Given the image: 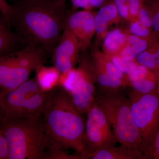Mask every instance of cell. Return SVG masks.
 Masks as SVG:
<instances>
[{
  "label": "cell",
  "mask_w": 159,
  "mask_h": 159,
  "mask_svg": "<svg viewBox=\"0 0 159 159\" xmlns=\"http://www.w3.org/2000/svg\"><path fill=\"white\" fill-rule=\"evenodd\" d=\"M11 6L9 25L23 43L52 54L64 30L65 7L54 0H17Z\"/></svg>",
  "instance_id": "1"
},
{
  "label": "cell",
  "mask_w": 159,
  "mask_h": 159,
  "mask_svg": "<svg viewBox=\"0 0 159 159\" xmlns=\"http://www.w3.org/2000/svg\"><path fill=\"white\" fill-rule=\"evenodd\" d=\"M73 104L68 92L61 86L49 92L48 104L41 117L51 142L50 159H61L71 149L88 159L84 142L85 121Z\"/></svg>",
  "instance_id": "2"
},
{
  "label": "cell",
  "mask_w": 159,
  "mask_h": 159,
  "mask_svg": "<svg viewBox=\"0 0 159 159\" xmlns=\"http://www.w3.org/2000/svg\"><path fill=\"white\" fill-rule=\"evenodd\" d=\"M0 129L8 146V159H50L51 142L41 117L16 119L4 117Z\"/></svg>",
  "instance_id": "3"
},
{
  "label": "cell",
  "mask_w": 159,
  "mask_h": 159,
  "mask_svg": "<svg viewBox=\"0 0 159 159\" xmlns=\"http://www.w3.org/2000/svg\"><path fill=\"white\" fill-rule=\"evenodd\" d=\"M95 100L107 118L116 142L150 158L134 121L129 99L119 89L102 91Z\"/></svg>",
  "instance_id": "4"
},
{
  "label": "cell",
  "mask_w": 159,
  "mask_h": 159,
  "mask_svg": "<svg viewBox=\"0 0 159 159\" xmlns=\"http://www.w3.org/2000/svg\"><path fill=\"white\" fill-rule=\"evenodd\" d=\"M49 92L43 89L35 77L13 89L0 91V107L4 117L40 118L48 104Z\"/></svg>",
  "instance_id": "5"
},
{
  "label": "cell",
  "mask_w": 159,
  "mask_h": 159,
  "mask_svg": "<svg viewBox=\"0 0 159 159\" xmlns=\"http://www.w3.org/2000/svg\"><path fill=\"white\" fill-rule=\"evenodd\" d=\"M47 53L37 46L27 45L0 57V91L17 88L47 59Z\"/></svg>",
  "instance_id": "6"
},
{
  "label": "cell",
  "mask_w": 159,
  "mask_h": 159,
  "mask_svg": "<svg viewBox=\"0 0 159 159\" xmlns=\"http://www.w3.org/2000/svg\"><path fill=\"white\" fill-rule=\"evenodd\" d=\"M129 99L134 121L151 158L152 148L159 129V96L156 91L145 94L133 91Z\"/></svg>",
  "instance_id": "7"
},
{
  "label": "cell",
  "mask_w": 159,
  "mask_h": 159,
  "mask_svg": "<svg viewBox=\"0 0 159 159\" xmlns=\"http://www.w3.org/2000/svg\"><path fill=\"white\" fill-rule=\"evenodd\" d=\"M86 114L84 142L89 157L94 152L115 145L117 142L107 118L95 100Z\"/></svg>",
  "instance_id": "8"
},
{
  "label": "cell",
  "mask_w": 159,
  "mask_h": 159,
  "mask_svg": "<svg viewBox=\"0 0 159 159\" xmlns=\"http://www.w3.org/2000/svg\"><path fill=\"white\" fill-rule=\"evenodd\" d=\"M95 80L90 64L82 61L77 70L74 83L68 92L73 104L83 114H86L95 100Z\"/></svg>",
  "instance_id": "9"
},
{
  "label": "cell",
  "mask_w": 159,
  "mask_h": 159,
  "mask_svg": "<svg viewBox=\"0 0 159 159\" xmlns=\"http://www.w3.org/2000/svg\"><path fill=\"white\" fill-rule=\"evenodd\" d=\"M80 48L75 35L69 30H64L52 53L54 66L60 73L74 69Z\"/></svg>",
  "instance_id": "10"
},
{
  "label": "cell",
  "mask_w": 159,
  "mask_h": 159,
  "mask_svg": "<svg viewBox=\"0 0 159 159\" xmlns=\"http://www.w3.org/2000/svg\"><path fill=\"white\" fill-rule=\"evenodd\" d=\"M95 19L90 10L74 12L66 16L64 30L70 31L77 37L80 48H84L89 45L96 31Z\"/></svg>",
  "instance_id": "11"
},
{
  "label": "cell",
  "mask_w": 159,
  "mask_h": 159,
  "mask_svg": "<svg viewBox=\"0 0 159 159\" xmlns=\"http://www.w3.org/2000/svg\"><path fill=\"white\" fill-rule=\"evenodd\" d=\"M128 84L133 91L142 94L156 91L158 80L153 72L145 67L138 64L131 73L126 76Z\"/></svg>",
  "instance_id": "12"
},
{
  "label": "cell",
  "mask_w": 159,
  "mask_h": 159,
  "mask_svg": "<svg viewBox=\"0 0 159 159\" xmlns=\"http://www.w3.org/2000/svg\"><path fill=\"white\" fill-rule=\"evenodd\" d=\"M91 159H145L147 157L139 151L121 145H108L98 149L89 156Z\"/></svg>",
  "instance_id": "13"
},
{
  "label": "cell",
  "mask_w": 159,
  "mask_h": 159,
  "mask_svg": "<svg viewBox=\"0 0 159 159\" xmlns=\"http://www.w3.org/2000/svg\"><path fill=\"white\" fill-rule=\"evenodd\" d=\"M26 46L11 29L3 15L0 11V57Z\"/></svg>",
  "instance_id": "14"
},
{
  "label": "cell",
  "mask_w": 159,
  "mask_h": 159,
  "mask_svg": "<svg viewBox=\"0 0 159 159\" xmlns=\"http://www.w3.org/2000/svg\"><path fill=\"white\" fill-rule=\"evenodd\" d=\"M116 8L113 1L102 6L95 16L96 31L99 35L105 34L108 25L118 17Z\"/></svg>",
  "instance_id": "15"
},
{
  "label": "cell",
  "mask_w": 159,
  "mask_h": 159,
  "mask_svg": "<svg viewBox=\"0 0 159 159\" xmlns=\"http://www.w3.org/2000/svg\"><path fill=\"white\" fill-rule=\"evenodd\" d=\"M38 82L43 89L50 91L59 83L60 72L55 66L47 67L41 65L35 69Z\"/></svg>",
  "instance_id": "16"
},
{
  "label": "cell",
  "mask_w": 159,
  "mask_h": 159,
  "mask_svg": "<svg viewBox=\"0 0 159 159\" xmlns=\"http://www.w3.org/2000/svg\"><path fill=\"white\" fill-rule=\"evenodd\" d=\"M128 36L119 29L110 31L106 35L103 48L107 55L118 54L127 44Z\"/></svg>",
  "instance_id": "17"
},
{
  "label": "cell",
  "mask_w": 159,
  "mask_h": 159,
  "mask_svg": "<svg viewBox=\"0 0 159 159\" xmlns=\"http://www.w3.org/2000/svg\"><path fill=\"white\" fill-rule=\"evenodd\" d=\"M148 44V39L134 35H129L127 44L118 54L125 60H134L147 48Z\"/></svg>",
  "instance_id": "18"
},
{
  "label": "cell",
  "mask_w": 159,
  "mask_h": 159,
  "mask_svg": "<svg viewBox=\"0 0 159 159\" xmlns=\"http://www.w3.org/2000/svg\"><path fill=\"white\" fill-rule=\"evenodd\" d=\"M94 66H91L92 70L104 72L113 77L127 81L126 76L125 77L124 74L114 65L107 55L103 56L99 55V54H96L94 57Z\"/></svg>",
  "instance_id": "19"
},
{
  "label": "cell",
  "mask_w": 159,
  "mask_h": 159,
  "mask_svg": "<svg viewBox=\"0 0 159 159\" xmlns=\"http://www.w3.org/2000/svg\"><path fill=\"white\" fill-rule=\"evenodd\" d=\"M114 65L123 74L128 75L139 64L134 60H127L121 57L119 54L107 55Z\"/></svg>",
  "instance_id": "20"
},
{
  "label": "cell",
  "mask_w": 159,
  "mask_h": 159,
  "mask_svg": "<svg viewBox=\"0 0 159 159\" xmlns=\"http://www.w3.org/2000/svg\"><path fill=\"white\" fill-rule=\"evenodd\" d=\"M139 64L151 70L155 74L156 69L155 56L151 48L142 52L136 58Z\"/></svg>",
  "instance_id": "21"
},
{
  "label": "cell",
  "mask_w": 159,
  "mask_h": 159,
  "mask_svg": "<svg viewBox=\"0 0 159 159\" xmlns=\"http://www.w3.org/2000/svg\"><path fill=\"white\" fill-rule=\"evenodd\" d=\"M129 31L133 35L149 40L151 38L150 29L143 25L139 20H135L131 23Z\"/></svg>",
  "instance_id": "22"
},
{
  "label": "cell",
  "mask_w": 159,
  "mask_h": 159,
  "mask_svg": "<svg viewBox=\"0 0 159 159\" xmlns=\"http://www.w3.org/2000/svg\"><path fill=\"white\" fill-rule=\"evenodd\" d=\"M152 28L159 34V0H156L152 4L150 11Z\"/></svg>",
  "instance_id": "23"
},
{
  "label": "cell",
  "mask_w": 159,
  "mask_h": 159,
  "mask_svg": "<svg viewBox=\"0 0 159 159\" xmlns=\"http://www.w3.org/2000/svg\"><path fill=\"white\" fill-rule=\"evenodd\" d=\"M118 14L122 18L128 19L130 17L127 0H113Z\"/></svg>",
  "instance_id": "24"
},
{
  "label": "cell",
  "mask_w": 159,
  "mask_h": 159,
  "mask_svg": "<svg viewBox=\"0 0 159 159\" xmlns=\"http://www.w3.org/2000/svg\"><path fill=\"white\" fill-rule=\"evenodd\" d=\"M138 20L141 24L148 29L152 28L151 17L150 12L144 6L139 10Z\"/></svg>",
  "instance_id": "25"
},
{
  "label": "cell",
  "mask_w": 159,
  "mask_h": 159,
  "mask_svg": "<svg viewBox=\"0 0 159 159\" xmlns=\"http://www.w3.org/2000/svg\"><path fill=\"white\" fill-rule=\"evenodd\" d=\"M130 17H138L139 10L143 5L142 0H127Z\"/></svg>",
  "instance_id": "26"
},
{
  "label": "cell",
  "mask_w": 159,
  "mask_h": 159,
  "mask_svg": "<svg viewBox=\"0 0 159 159\" xmlns=\"http://www.w3.org/2000/svg\"><path fill=\"white\" fill-rule=\"evenodd\" d=\"M8 146L6 138L0 129V159H8Z\"/></svg>",
  "instance_id": "27"
},
{
  "label": "cell",
  "mask_w": 159,
  "mask_h": 159,
  "mask_svg": "<svg viewBox=\"0 0 159 159\" xmlns=\"http://www.w3.org/2000/svg\"><path fill=\"white\" fill-rule=\"evenodd\" d=\"M11 11L12 7L11 5H9L6 0H0V11L3 15L8 23H9V19L11 16Z\"/></svg>",
  "instance_id": "28"
},
{
  "label": "cell",
  "mask_w": 159,
  "mask_h": 159,
  "mask_svg": "<svg viewBox=\"0 0 159 159\" xmlns=\"http://www.w3.org/2000/svg\"><path fill=\"white\" fill-rule=\"evenodd\" d=\"M91 0H71L72 6L74 9L82 8L84 10H91Z\"/></svg>",
  "instance_id": "29"
},
{
  "label": "cell",
  "mask_w": 159,
  "mask_h": 159,
  "mask_svg": "<svg viewBox=\"0 0 159 159\" xmlns=\"http://www.w3.org/2000/svg\"><path fill=\"white\" fill-rule=\"evenodd\" d=\"M151 48L152 49L156 61V69L155 74L158 82L159 80V41H155L152 42V46Z\"/></svg>",
  "instance_id": "30"
},
{
  "label": "cell",
  "mask_w": 159,
  "mask_h": 159,
  "mask_svg": "<svg viewBox=\"0 0 159 159\" xmlns=\"http://www.w3.org/2000/svg\"><path fill=\"white\" fill-rule=\"evenodd\" d=\"M151 158L159 159V129L156 135L152 148Z\"/></svg>",
  "instance_id": "31"
},
{
  "label": "cell",
  "mask_w": 159,
  "mask_h": 159,
  "mask_svg": "<svg viewBox=\"0 0 159 159\" xmlns=\"http://www.w3.org/2000/svg\"><path fill=\"white\" fill-rule=\"evenodd\" d=\"M105 0H91V9L93 8H97L102 6L104 3Z\"/></svg>",
  "instance_id": "32"
},
{
  "label": "cell",
  "mask_w": 159,
  "mask_h": 159,
  "mask_svg": "<svg viewBox=\"0 0 159 159\" xmlns=\"http://www.w3.org/2000/svg\"><path fill=\"white\" fill-rule=\"evenodd\" d=\"M54 1L58 6L65 7L66 0H54Z\"/></svg>",
  "instance_id": "33"
},
{
  "label": "cell",
  "mask_w": 159,
  "mask_h": 159,
  "mask_svg": "<svg viewBox=\"0 0 159 159\" xmlns=\"http://www.w3.org/2000/svg\"><path fill=\"white\" fill-rule=\"evenodd\" d=\"M4 117V115H3L1 107H0V120H2V119Z\"/></svg>",
  "instance_id": "34"
},
{
  "label": "cell",
  "mask_w": 159,
  "mask_h": 159,
  "mask_svg": "<svg viewBox=\"0 0 159 159\" xmlns=\"http://www.w3.org/2000/svg\"><path fill=\"white\" fill-rule=\"evenodd\" d=\"M156 92L157 93L158 95L159 96V80L158 81V85L157 87Z\"/></svg>",
  "instance_id": "35"
}]
</instances>
